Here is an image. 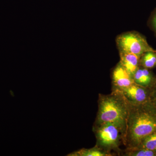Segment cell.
Segmentation results:
<instances>
[{
  "mask_svg": "<svg viewBox=\"0 0 156 156\" xmlns=\"http://www.w3.org/2000/svg\"><path fill=\"white\" fill-rule=\"evenodd\" d=\"M133 83V78L119 62L112 73V92H122Z\"/></svg>",
  "mask_w": 156,
  "mask_h": 156,
  "instance_id": "5b68a950",
  "label": "cell"
},
{
  "mask_svg": "<svg viewBox=\"0 0 156 156\" xmlns=\"http://www.w3.org/2000/svg\"><path fill=\"white\" fill-rule=\"evenodd\" d=\"M156 131V105L150 100L139 105L129 104L127 131L123 143L126 148L138 147L143 140Z\"/></svg>",
  "mask_w": 156,
  "mask_h": 156,
  "instance_id": "6da1fadb",
  "label": "cell"
},
{
  "mask_svg": "<svg viewBox=\"0 0 156 156\" xmlns=\"http://www.w3.org/2000/svg\"><path fill=\"white\" fill-rule=\"evenodd\" d=\"M120 61L124 68L133 78V76L139 67L140 56L133 53L120 52Z\"/></svg>",
  "mask_w": 156,
  "mask_h": 156,
  "instance_id": "ba28073f",
  "label": "cell"
},
{
  "mask_svg": "<svg viewBox=\"0 0 156 156\" xmlns=\"http://www.w3.org/2000/svg\"><path fill=\"white\" fill-rule=\"evenodd\" d=\"M150 90V101L156 105V80L155 83Z\"/></svg>",
  "mask_w": 156,
  "mask_h": 156,
  "instance_id": "4fadbf2b",
  "label": "cell"
},
{
  "mask_svg": "<svg viewBox=\"0 0 156 156\" xmlns=\"http://www.w3.org/2000/svg\"><path fill=\"white\" fill-rule=\"evenodd\" d=\"M134 83L151 89L156 82V78L149 69L139 66L133 76Z\"/></svg>",
  "mask_w": 156,
  "mask_h": 156,
  "instance_id": "52a82bcc",
  "label": "cell"
},
{
  "mask_svg": "<svg viewBox=\"0 0 156 156\" xmlns=\"http://www.w3.org/2000/svg\"><path fill=\"white\" fill-rule=\"evenodd\" d=\"M136 148H143L150 150L156 151V131L147 136Z\"/></svg>",
  "mask_w": 156,
  "mask_h": 156,
  "instance_id": "7c38bea8",
  "label": "cell"
},
{
  "mask_svg": "<svg viewBox=\"0 0 156 156\" xmlns=\"http://www.w3.org/2000/svg\"></svg>",
  "mask_w": 156,
  "mask_h": 156,
  "instance_id": "9a60e30c",
  "label": "cell"
},
{
  "mask_svg": "<svg viewBox=\"0 0 156 156\" xmlns=\"http://www.w3.org/2000/svg\"><path fill=\"white\" fill-rule=\"evenodd\" d=\"M120 155L124 156H156L155 151L150 150L143 148H126L122 151Z\"/></svg>",
  "mask_w": 156,
  "mask_h": 156,
  "instance_id": "8fae6325",
  "label": "cell"
},
{
  "mask_svg": "<svg viewBox=\"0 0 156 156\" xmlns=\"http://www.w3.org/2000/svg\"><path fill=\"white\" fill-rule=\"evenodd\" d=\"M70 156H112L111 154L95 146L90 149H83L70 154Z\"/></svg>",
  "mask_w": 156,
  "mask_h": 156,
  "instance_id": "30bf717a",
  "label": "cell"
},
{
  "mask_svg": "<svg viewBox=\"0 0 156 156\" xmlns=\"http://www.w3.org/2000/svg\"><path fill=\"white\" fill-rule=\"evenodd\" d=\"M139 66L147 69L156 66V50L147 51L143 54L140 58Z\"/></svg>",
  "mask_w": 156,
  "mask_h": 156,
  "instance_id": "9c48e42d",
  "label": "cell"
},
{
  "mask_svg": "<svg viewBox=\"0 0 156 156\" xmlns=\"http://www.w3.org/2000/svg\"><path fill=\"white\" fill-rule=\"evenodd\" d=\"M93 131L96 139V146L111 154L113 156L115 152L120 155L121 150L120 146L124 141L122 133L119 127L110 123L94 125Z\"/></svg>",
  "mask_w": 156,
  "mask_h": 156,
  "instance_id": "3957f363",
  "label": "cell"
},
{
  "mask_svg": "<svg viewBox=\"0 0 156 156\" xmlns=\"http://www.w3.org/2000/svg\"><path fill=\"white\" fill-rule=\"evenodd\" d=\"M98 111L94 125L105 123L114 124L120 128L124 136V143L127 128L129 104L120 92L110 94H99Z\"/></svg>",
  "mask_w": 156,
  "mask_h": 156,
  "instance_id": "7a4b0ae2",
  "label": "cell"
},
{
  "mask_svg": "<svg viewBox=\"0 0 156 156\" xmlns=\"http://www.w3.org/2000/svg\"><path fill=\"white\" fill-rule=\"evenodd\" d=\"M116 43L120 52L133 53L140 56L150 51H154L143 36L136 32H129L117 37Z\"/></svg>",
  "mask_w": 156,
  "mask_h": 156,
  "instance_id": "277c9868",
  "label": "cell"
},
{
  "mask_svg": "<svg viewBox=\"0 0 156 156\" xmlns=\"http://www.w3.org/2000/svg\"><path fill=\"white\" fill-rule=\"evenodd\" d=\"M152 25L154 30L156 32V12L153 17L152 20Z\"/></svg>",
  "mask_w": 156,
  "mask_h": 156,
  "instance_id": "5bb4252c",
  "label": "cell"
},
{
  "mask_svg": "<svg viewBox=\"0 0 156 156\" xmlns=\"http://www.w3.org/2000/svg\"><path fill=\"white\" fill-rule=\"evenodd\" d=\"M150 89L134 83L122 92L130 104L139 105L150 100Z\"/></svg>",
  "mask_w": 156,
  "mask_h": 156,
  "instance_id": "8992f818",
  "label": "cell"
}]
</instances>
